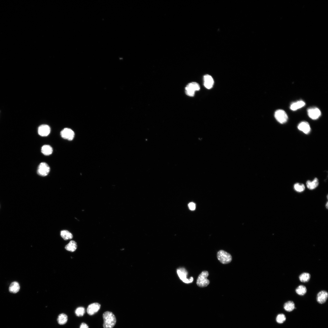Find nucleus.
Masks as SVG:
<instances>
[{
	"label": "nucleus",
	"mask_w": 328,
	"mask_h": 328,
	"mask_svg": "<svg viewBox=\"0 0 328 328\" xmlns=\"http://www.w3.org/2000/svg\"><path fill=\"white\" fill-rule=\"evenodd\" d=\"M104 328H113L115 325L116 318L113 314L108 311L104 312L103 315Z\"/></svg>",
	"instance_id": "nucleus-1"
},
{
	"label": "nucleus",
	"mask_w": 328,
	"mask_h": 328,
	"mask_svg": "<svg viewBox=\"0 0 328 328\" xmlns=\"http://www.w3.org/2000/svg\"><path fill=\"white\" fill-rule=\"evenodd\" d=\"M305 105V103L304 101L300 100L294 102L291 104L290 108L292 110L295 111L301 108Z\"/></svg>",
	"instance_id": "nucleus-16"
},
{
	"label": "nucleus",
	"mask_w": 328,
	"mask_h": 328,
	"mask_svg": "<svg viewBox=\"0 0 328 328\" xmlns=\"http://www.w3.org/2000/svg\"><path fill=\"white\" fill-rule=\"evenodd\" d=\"M20 286L19 284L17 282L12 283L9 288V291L10 292L16 293L19 291Z\"/></svg>",
	"instance_id": "nucleus-19"
},
{
	"label": "nucleus",
	"mask_w": 328,
	"mask_h": 328,
	"mask_svg": "<svg viewBox=\"0 0 328 328\" xmlns=\"http://www.w3.org/2000/svg\"><path fill=\"white\" fill-rule=\"evenodd\" d=\"M295 308V305L292 301H288L285 303L284 305L285 310L288 312L292 311Z\"/></svg>",
	"instance_id": "nucleus-22"
},
{
	"label": "nucleus",
	"mask_w": 328,
	"mask_h": 328,
	"mask_svg": "<svg viewBox=\"0 0 328 328\" xmlns=\"http://www.w3.org/2000/svg\"><path fill=\"white\" fill-rule=\"evenodd\" d=\"M177 273L180 279L184 283H192L193 281V278L191 277L190 279L187 278L188 272L184 268H180L177 270Z\"/></svg>",
	"instance_id": "nucleus-7"
},
{
	"label": "nucleus",
	"mask_w": 328,
	"mask_h": 328,
	"mask_svg": "<svg viewBox=\"0 0 328 328\" xmlns=\"http://www.w3.org/2000/svg\"><path fill=\"white\" fill-rule=\"evenodd\" d=\"M217 257L219 261L223 264L229 263L232 260L231 255L223 250H220L218 252Z\"/></svg>",
	"instance_id": "nucleus-3"
},
{
	"label": "nucleus",
	"mask_w": 328,
	"mask_h": 328,
	"mask_svg": "<svg viewBox=\"0 0 328 328\" xmlns=\"http://www.w3.org/2000/svg\"><path fill=\"white\" fill-rule=\"evenodd\" d=\"M101 305L98 303H94L89 305L87 309V312L90 315H92L100 309Z\"/></svg>",
	"instance_id": "nucleus-11"
},
{
	"label": "nucleus",
	"mask_w": 328,
	"mask_h": 328,
	"mask_svg": "<svg viewBox=\"0 0 328 328\" xmlns=\"http://www.w3.org/2000/svg\"><path fill=\"white\" fill-rule=\"evenodd\" d=\"M296 292L299 295L303 296L306 293L307 289L304 285H300L296 288Z\"/></svg>",
	"instance_id": "nucleus-24"
},
{
	"label": "nucleus",
	"mask_w": 328,
	"mask_h": 328,
	"mask_svg": "<svg viewBox=\"0 0 328 328\" xmlns=\"http://www.w3.org/2000/svg\"><path fill=\"white\" fill-rule=\"evenodd\" d=\"M50 171L49 165L45 162L41 163L38 167L37 173L42 177H45L48 175Z\"/></svg>",
	"instance_id": "nucleus-6"
},
{
	"label": "nucleus",
	"mask_w": 328,
	"mask_h": 328,
	"mask_svg": "<svg viewBox=\"0 0 328 328\" xmlns=\"http://www.w3.org/2000/svg\"><path fill=\"white\" fill-rule=\"evenodd\" d=\"M188 207L190 210L194 211L196 209V204L194 203L191 202L189 204Z\"/></svg>",
	"instance_id": "nucleus-28"
},
{
	"label": "nucleus",
	"mask_w": 328,
	"mask_h": 328,
	"mask_svg": "<svg viewBox=\"0 0 328 328\" xmlns=\"http://www.w3.org/2000/svg\"><path fill=\"white\" fill-rule=\"evenodd\" d=\"M61 135L63 138L72 141L74 138L75 134L72 129L69 128H65L61 131Z\"/></svg>",
	"instance_id": "nucleus-8"
},
{
	"label": "nucleus",
	"mask_w": 328,
	"mask_h": 328,
	"mask_svg": "<svg viewBox=\"0 0 328 328\" xmlns=\"http://www.w3.org/2000/svg\"><path fill=\"white\" fill-rule=\"evenodd\" d=\"M85 308L83 307H79L77 308L75 311V313L76 315L78 317H82L83 316L85 313Z\"/></svg>",
	"instance_id": "nucleus-26"
},
{
	"label": "nucleus",
	"mask_w": 328,
	"mask_h": 328,
	"mask_svg": "<svg viewBox=\"0 0 328 328\" xmlns=\"http://www.w3.org/2000/svg\"><path fill=\"white\" fill-rule=\"evenodd\" d=\"M68 320V316L64 313L60 314L58 316L57 319V321L59 324L61 325H63L66 324Z\"/></svg>",
	"instance_id": "nucleus-21"
},
{
	"label": "nucleus",
	"mask_w": 328,
	"mask_h": 328,
	"mask_svg": "<svg viewBox=\"0 0 328 328\" xmlns=\"http://www.w3.org/2000/svg\"><path fill=\"white\" fill-rule=\"evenodd\" d=\"M60 235L64 240L65 241L72 239L73 235L67 230H64L61 231Z\"/></svg>",
	"instance_id": "nucleus-17"
},
{
	"label": "nucleus",
	"mask_w": 328,
	"mask_h": 328,
	"mask_svg": "<svg viewBox=\"0 0 328 328\" xmlns=\"http://www.w3.org/2000/svg\"><path fill=\"white\" fill-rule=\"evenodd\" d=\"M286 320V317L283 314H280L277 315L276 318V321L279 324H282Z\"/></svg>",
	"instance_id": "nucleus-27"
},
{
	"label": "nucleus",
	"mask_w": 328,
	"mask_h": 328,
	"mask_svg": "<svg viewBox=\"0 0 328 328\" xmlns=\"http://www.w3.org/2000/svg\"><path fill=\"white\" fill-rule=\"evenodd\" d=\"M77 242L74 240H71L68 244L66 245L65 248L67 250L73 252L77 249Z\"/></svg>",
	"instance_id": "nucleus-15"
},
{
	"label": "nucleus",
	"mask_w": 328,
	"mask_h": 328,
	"mask_svg": "<svg viewBox=\"0 0 328 328\" xmlns=\"http://www.w3.org/2000/svg\"><path fill=\"white\" fill-rule=\"evenodd\" d=\"M298 129L305 134H308L310 133L311 128L309 123L307 122H301L298 126Z\"/></svg>",
	"instance_id": "nucleus-13"
},
{
	"label": "nucleus",
	"mask_w": 328,
	"mask_h": 328,
	"mask_svg": "<svg viewBox=\"0 0 328 328\" xmlns=\"http://www.w3.org/2000/svg\"><path fill=\"white\" fill-rule=\"evenodd\" d=\"M328 202H327L326 204V207L327 209H328Z\"/></svg>",
	"instance_id": "nucleus-30"
},
{
	"label": "nucleus",
	"mask_w": 328,
	"mask_h": 328,
	"mask_svg": "<svg viewBox=\"0 0 328 328\" xmlns=\"http://www.w3.org/2000/svg\"><path fill=\"white\" fill-rule=\"evenodd\" d=\"M200 86L197 82H192L189 83L185 88V93L187 96L190 97L194 96L195 92L200 89Z\"/></svg>",
	"instance_id": "nucleus-4"
},
{
	"label": "nucleus",
	"mask_w": 328,
	"mask_h": 328,
	"mask_svg": "<svg viewBox=\"0 0 328 328\" xmlns=\"http://www.w3.org/2000/svg\"><path fill=\"white\" fill-rule=\"evenodd\" d=\"M274 116L277 121L281 124L286 122L288 120L287 113L282 109H279L275 111Z\"/></svg>",
	"instance_id": "nucleus-5"
},
{
	"label": "nucleus",
	"mask_w": 328,
	"mask_h": 328,
	"mask_svg": "<svg viewBox=\"0 0 328 328\" xmlns=\"http://www.w3.org/2000/svg\"><path fill=\"white\" fill-rule=\"evenodd\" d=\"M208 275V272L206 271H203L199 275L197 281V284L198 287H204L208 286L210 283V281L207 279Z\"/></svg>",
	"instance_id": "nucleus-2"
},
{
	"label": "nucleus",
	"mask_w": 328,
	"mask_h": 328,
	"mask_svg": "<svg viewBox=\"0 0 328 328\" xmlns=\"http://www.w3.org/2000/svg\"><path fill=\"white\" fill-rule=\"evenodd\" d=\"M307 112L309 117L313 120H317L321 115V112L320 109L316 107L309 108Z\"/></svg>",
	"instance_id": "nucleus-9"
},
{
	"label": "nucleus",
	"mask_w": 328,
	"mask_h": 328,
	"mask_svg": "<svg viewBox=\"0 0 328 328\" xmlns=\"http://www.w3.org/2000/svg\"><path fill=\"white\" fill-rule=\"evenodd\" d=\"M328 297V293L326 291H322L317 294V300L320 304L324 303L326 301Z\"/></svg>",
	"instance_id": "nucleus-14"
},
{
	"label": "nucleus",
	"mask_w": 328,
	"mask_h": 328,
	"mask_svg": "<svg viewBox=\"0 0 328 328\" xmlns=\"http://www.w3.org/2000/svg\"><path fill=\"white\" fill-rule=\"evenodd\" d=\"M51 128L47 125H42L38 128V132L39 134L42 136H48L51 132Z\"/></svg>",
	"instance_id": "nucleus-10"
},
{
	"label": "nucleus",
	"mask_w": 328,
	"mask_h": 328,
	"mask_svg": "<svg viewBox=\"0 0 328 328\" xmlns=\"http://www.w3.org/2000/svg\"><path fill=\"white\" fill-rule=\"evenodd\" d=\"M307 188L311 190L316 188L319 185V181L317 178L314 179L313 181L308 180L306 182Z\"/></svg>",
	"instance_id": "nucleus-18"
},
{
	"label": "nucleus",
	"mask_w": 328,
	"mask_h": 328,
	"mask_svg": "<svg viewBox=\"0 0 328 328\" xmlns=\"http://www.w3.org/2000/svg\"><path fill=\"white\" fill-rule=\"evenodd\" d=\"M294 188L295 190L298 192H303L305 189V187L304 184L298 183L295 184Z\"/></svg>",
	"instance_id": "nucleus-25"
},
{
	"label": "nucleus",
	"mask_w": 328,
	"mask_h": 328,
	"mask_svg": "<svg viewBox=\"0 0 328 328\" xmlns=\"http://www.w3.org/2000/svg\"><path fill=\"white\" fill-rule=\"evenodd\" d=\"M80 328H89L88 326L85 323H82L81 324Z\"/></svg>",
	"instance_id": "nucleus-29"
},
{
	"label": "nucleus",
	"mask_w": 328,
	"mask_h": 328,
	"mask_svg": "<svg viewBox=\"0 0 328 328\" xmlns=\"http://www.w3.org/2000/svg\"><path fill=\"white\" fill-rule=\"evenodd\" d=\"M310 274L307 273H304L299 275V279L302 282H307L309 281L311 278Z\"/></svg>",
	"instance_id": "nucleus-23"
},
{
	"label": "nucleus",
	"mask_w": 328,
	"mask_h": 328,
	"mask_svg": "<svg viewBox=\"0 0 328 328\" xmlns=\"http://www.w3.org/2000/svg\"><path fill=\"white\" fill-rule=\"evenodd\" d=\"M41 152L43 154L46 156H49L53 153V150L49 145H45L42 147Z\"/></svg>",
	"instance_id": "nucleus-20"
},
{
	"label": "nucleus",
	"mask_w": 328,
	"mask_h": 328,
	"mask_svg": "<svg viewBox=\"0 0 328 328\" xmlns=\"http://www.w3.org/2000/svg\"><path fill=\"white\" fill-rule=\"evenodd\" d=\"M203 79L204 86L208 89L212 88L214 85V81L211 76L208 75H204Z\"/></svg>",
	"instance_id": "nucleus-12"
}]
</instances>
